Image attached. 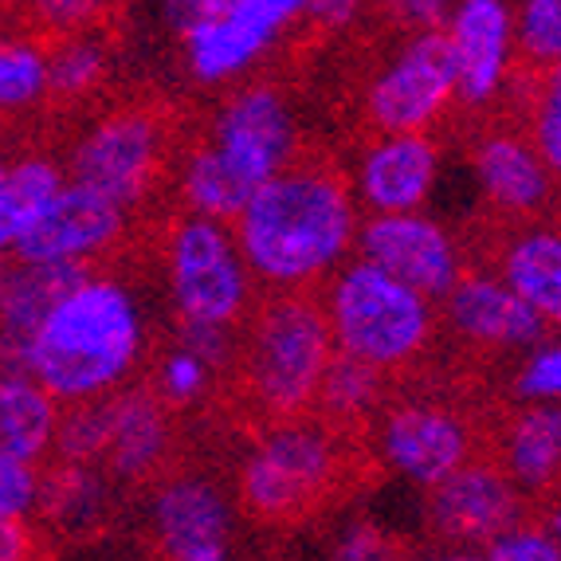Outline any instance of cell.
<instances>
[{"label":"cell","instance_id":"484cf974","mask_svg":"<svg viewBox=\"0 0 561 561\" xmlns=\"http://www.w3.org/2000/svg\"><path fill=\"white\" fill-rule=\"evenodd\" d=\"M39 506L64 530H91L106 511V476L99 468L59 463L39 486Z\"/></svg>","mask_w":561,"mask_h":561},{"label":"cell","instance_id":"3957f363","mask_svg":"<svg viewBox=\"0 0 561 561\" xmlns=\"http://www.w3.org/2000/svg\"><path fill=\"white\" fill-rule=\"evenodd\" d=\"M330 362L334 337L314 295H267L248 314L236 350L243 393L267 424L310 416Z\"/></svg>","mask_w":561,"mask_h":561},{"label":"cell","instance_id":"1f68e13d","mask_svg":"<svg viewBox=\"0 0 561 561\" xmlns=\"http://www.w3.org/2000/svg\"><path fill=\"white\" fill-rule=\"evenodd\" d=\"M526 138L550 169L553 185H561V64L538 76L526 114Z\"/></svg>","mask_w":561,"mask_h":561},{"label":"cell","instance_id":"ee69618b","mask_svg":"<svg viewBox=\"0 0 561 561\" xmlns=\"http://www.w3.org/2000/svg\"><path fill=\"white\" fill-rule=\"evenodd\" d=\"M9 165H12V161H4V158H0V181H4V173H9Z\"/></svg>","mask_w":561,"mask_h":561},{"label":"cell","instance_id":"5b68a950","mask_svg":"<svg viewBox=\"0 0 561 561\" xmlns=\"http://www.w3.org/2000/svg\"><path fill=\"white\" fill-rule=\"evenodd\" d=\"M342 468L346 459L330 424L310 416L267 424L240 463V503L263 523H290L334 495Z\"/></svg>","mask_w":561,"mask_h":561},{"label":"cell","instance_id":"d6986e66","mask_svg":"<svg viewBox=\"0 0 561 561\" xmlns=\"http://www.w3.org/2000/svg\"><path fill=\"white\" fill-rule=\"evenodd\" d=\"M471 169L486 205L511 220L538 216L558 188L523 130H486L471 146Z\"/></svg>","mask_w":561,"mask_h":561},{"label":"cell","instance_id":"603a6c76","mask_svg":"<svg viewBox=\"0 0 561 561\" xmlns=\"http://www.w3.org/2000/svg\"><path fill=\"white\" fill-rule=\"evenodd\" d=\"M499 468L518 491H550L561 483V404H526L503 428Z\"/></svg>","mask_w":561,"mask_h":561},{"label":"cell","instance_id":"7a4b0ae2","mask_svg":"<svg viewBox=\"0 0 561 561\" xmlns=\"http://www.w3.org/2000/svg\"><path fill=\"white\" fill-rule=\"evenodd\" d=\"M146 354V314L126 283L87 275L59 299L32 342L28 377L59 404L122 393Z\"/></svg>","mask_w":561,"mask_h":561},{"label":"cell","instance_id":"b9f144b4","mask_svg":"<svg viewBox=\"0 0 561 561\" xmlns=\"http://www.w3.org/2000/svg\"><path fill=\"white\" fill-rule=\"evenodd\" d=\"M546 530H550V538L561 546V503L553 506V511H550V518H546Z\"/></svg>","mask_w":561,"mask_h":561},{"label":"cell","instance_id":"8fae6325","mask_svg":"<svg viewBox=\"0 0 561 561\" xmlns=\"http://www.w3.org/2000/svg\"><path fill=\"white\" fill-rule=\"evenodd\" d=\"M357 260L374 263L428 302H444L463 279V248L459 240L424 213L412 216H365L357 228Z\"/></svg>","mask_w":561,"mask_h":561},{"label":"cell","instance_id":"e575fe53","mask_svg":"<svg viewBox=\"0 0 561 561\" xmlns=\"http://www.w3.org/2000/svg\"><path fill=\"white\" fill-rule=\"evenodd\" d=\"M330 561H404L393 534L374 523H350L330 546Z\"/></svg>","mask_w":561,"mask_h":561},{"label":"cell","instance_id":"30bf717a","mask_svg":"<svg viewBox=\"0 0 561 561\" xmlns=\"http://www.w3.org/2000/svg\"><path fill=\"white\" fill-rule=\"evenodd\" d=\"M161 122L150 111H114L99 118L71 150V181L118 208H134L161 165Z\"/></svg>","mask_w":561,"mask_h":561},{"label":"cell","instance_id":"74e56055","mask_svg":"<svg viewBox=\"0 0 561 561\" xmlns=\"http://www.w3.org/2000/svg\"><path fill=\"white\" fill-rule=\"evenodd\" d=\"M178 346L188 350V354H197L208 369H220V365H232L236 362V350H240V337L236 330L225 327H193V322H178Z\"/></svg>","mask_w":561,"mask_h":561},{"label":"cell","instance_id":"83f0119b","mask_svg":"<svg viewBox=\"0 0 561 561\" xmlns=\"http://www.w3.org/2000/svg\"><path fill=\"white\" fill-rule=\"evenodd\" d=\"M47 99V51L36 39L0 32V114H16Z\"/></svg>","mask_w":561,"mask_h":561},{"label":"cell","instance_id":"ab89813d","mask_svg":"<svg viewBox=\"0 0 561 561\" xmlns=\"http://www.w3.org/2000/svg\"><path fill=\"white\" fill-rule=\"evenodd\" d=\"M91 4H44V16H51L56 20V28H76L71 20H79V16H91Z\"/></svg>","mask_w":561,"mask_h":561},{"label":"cell","instance_id":"8992f818","mask_svg":"<svg viewBox=\"0 0 561 561\" xmlns=\"http://www.w3.org/2000/svg\"><path fill=\"white\" fill-rule=\"evenodd\" d=\"M302 16H307V0H173L165 4V20L181 36L188 76L208 87L248 76Z\"/></svg>","mask_w":561,"mask_h":561},{"label":"cell","instance_id":"f35d334b","mask_svg":"<svg viewBox=\"0 0 561 561\" xmlns=\"http://www.w3.org/2000/svg\"><path fill=\"white\" fill-rule=\"evenodd\" d=\"M32 558V534L24 523L0 526V561H28Z\"/></svg>","mask_w":561,"mask_h":561},{"label":"cell","instance_id":"4dcf8cb0","mask_svg":"<svg viewBox=\"0 0 561 561\" xmlns=\"http://www.w3.org/2000/svg\"><path fill=\"white\" fill-rule=\"evenodd\" d=\"M106 440H111V404L91 401V404H71L59 412L56 428V456L76 468H94L106 456Z\"/></svg>","mask_w":561,"mask_h":561},{"label":"cell","instance_id":"ffe728a7","mask_svg":"<svg viewBox=\"0 0 561 561\" xmlns=\"http://www.w3.org/2000/svg\"><path fill=\"white\" fill-rule=\"evenodd\" d=\"M91 275V267H47V263H9L0 287V374L28 377L32 342L67 290Z\"/></svg>","mask_w":561,"mask_h":561},{"label":"cell","instance_id":"7c38bea8","mask_svg":"<svg viewBox=\"0 0 561 561\" xmlns=\"http://www.w3.org/2000/svg\"><path fill=\"white\" fill-rule=\"evenodd\" d=\"M377 451L393 476L432 491L476 459V432L448 404L401 401L377 424Z\"/></svg>","mask_w":561,"mask_h":561},{"label":"cell","instance_id":"9a60e30c","mask_svg":"<svg viewBox=\"0 0 561 561\" xmlns=\"http://www.w3.org/2000/svg\"><path fill=\"white\" fill-rule=\"evenodd\" d=\"M451 67H456V103L491 106L515 71V4L506 0H459L444 24Z\"/></svg>","mask_w":561,"mask_h":561},{"label":"cell","instance_id":"52a82bcc","mask_svg":"<svg viewBox=\"0 0 561 561\" xmlns=\"http://www.w3.org/2000/svg\"><path fill=\"white\" fill-rule=\"evenodd\" d=\"M165 279L178 322L236 330L255 307V283L232 225L181 216L165 240Z\"/></svg>","mask_w":561,"mask_h":561},{"label":"cell","instance_id":"4fadbf2b","mask_svg":"<svg viewBox=\"0 0 561 561\" xmlns=\"http://www.w3.org/2000/svg\"><path fill=\"white\" fill-rule=\"evenodd\" d=\"M523 491L491 459H471L428 495V526L448 550L483 553L503 534L523 526Z\"/></svg>","mask_w":561,"mask_h":561},{"label":"cell","instance_id":"2e32d148","mask_svg":"<svg viewBox=\"0 0 561 561\" xmlns=\"http://www.w3.org/2000/svg\"><path fill=\"white\" fill-rule=\"evenodd\" d=\"M440 181V146L432 134H374L354 161L357 208L369 216L424 213Z\"/></svg>","mask_w":561,"mask_h":561},{"label":"cell","instance_id":"836d02e7","mask_svg":"<svg viewBox=\"0 0 561 561\" xmlns=\"http://www.w3.org/2000/svg\"><path fill=\"white\" fill-rule=\"evenodd\" d=\"M208 369L197 354H188V350H169L161 357V369H158V401L161 404H193L205 397L208 389Z\"/></svg>","mask_w":561,"mask_h":561},{"label":"cell","instance_id":"cb8c5ba5","mask_svg":"<svg viewBox=\"0 0 561 561\" xmlns=\"http://www.w3.org/2000/svg\"><path fill=\"white\" fill-rule=\"evenodd\" d=\"M59 401L39 389L32 377L0 374V463L36 468L56 448Z\"/></svg>","mask_w":561,"mask_h":561},{"label":"cell","instance_id":"8d00e7d4","mask_svg":"<svg viewBox=\"0 0 561 561\" xmlns=\"http://www.w3.org/2000/svg\"><path fill=\"white\" fill-rule=\"evenodd\" d=\"M39 468H20V463H0V526L24 523L39 506Z\"/></svg>","mask_w":561,"mask_h":561},{"label":"cell","instance_id":"9c48e42d","mask_svg":"<svg viewBox=\"0 0 561 561\" xmlns=\"http://www.w3.org/2000/svg\"><path fill=\"white\" fill-rule=\"evenodd\" d=\"M456 103V67L444 32H412L365 87L374 134H428Z\"/></svg>","mask_w":561,"mask_h":561},{"label":"cell","instance_id":"4316f807","mask_svg":"<svg viewBox=\"0 0 561 561\" xmlns=\"http://www.w3.org/2000/svg\"><path fill=\"white\" fill-rule=\"evenodd\" d=\"M381 397H385V374H377V369H369V365L354 362V357L334 354L327 377H322V389H319L314 409L322 412V424L334 428V424L365 421L369 412L381 409Z\"/></svg>","mask_w":561,"mask_h":561},{"label":"cell","instance_id":"ba28073f","mask_svg":"<svg viewBox=\"0 0 561 561\" xmlns=\"http://www.w3.org/2000/svg\"><path fill=\"white\" fill-rule=\"evenodd\" d=\"M205 146L236 185L255 197L272 178L299 161V118L287 94L267 83L240 87L213 114Z\"/></svg>","mask_w":561,"mask_h":561},{"label":"cell","instance_id":"ac0fdd59","mask_svg":"<svg viewBox=\"0 0 561 561\" xmlns=\"http://www.w3.org/2000/svg\"><path fill=\"white\" fill-rule=\"evenodd\" d=\"M444 319L451 334L483 350H526L542 346V319L515 299L495 272H463V279L444 299Z\"/></svg>","mask_w":561,"mask_h":561},{"label":"cell","instance_id":"f1b7e54d","mask_svg":"<svg viewBox=\"0 0 561 561\" xmlns=\"http://www.w3.org/2000/svg\"><path fill=\"white\" fill-rule=\"evenodd\" d=\"M106 47L91 36H71L47 51V94L56 99H83L106 79Z\"/></svg>","mask_w":561,"mask_h":561},{"label":"cell","instance_id":"6da1fadb","mask_svg":"<svg viewBox=\"0 0 561 561\" xmlns=\"http://www.w3.org/2000/svg\"><path fill=\"white\" fill-rule=\"evenodd\" d=\"M362 208L342 169L299 158L255 193L232 220L252 283L272 295L327 287L357 252Z\"/></svg>","mask_w":561,"mask_h":561},{"label":"cell","instance_id":"f546056e","mask_svg":"<svg viewBox=\"0 0 561 561\" xmlns=\"http://www.w3.org/2000/svg\"><path fill=\"white\" fill-rule=\"evenodd\" d=\"M515 56L538 76L561 64V0L515 4Z\"/></svg>","mask_w":561,"mask_h":561},{"label":"cell","instance_id":"277c9868","mask_svg":"<svg viewBox=\"0 0 561 561\" xmlns=\"http://www.w3.org/2000/svg\"><path fill=\"white\" fill-rule=\"evenodd\" d=\"M319 302L334 337V354L354 357L377 374L412 365L436 334V302L357 255L327 283Z\"/></svg>","mask_w":561,"mask_h":561},{"label":"cell","instance_id":"7bdbcfd3","mask_svg":"<svg viewBox=\"0 0 561 561\" xmlns=\"http://www.w3.org/2000/svg\"><path fill=\"white\" fill-rule=\"evenodd\" d=\"M4 275H9V255H0V287H4Z\"/></svg>","mask_w":561,"mask_h":561},{"label":"cell","instance_id":"d6a6232c","mask_svg":"<svg viewBox=\"0 0 561 561\" xmlns=\"http://www.w3.org/2000/svg\"><path fill=\"white\" fill-rule=\"evenodd\" d=\"M515 393L526 404H561V342H542L523 357Z\"/></svg>","mask_w":561,"mask_h":561},{"label":"cell","instance_id":"d590c367","mask_svg":"<svg viewBox=\"0 0 561 561\" xmlns=\"http://www.w3.org/2000/svg\"><path fill=\"white\" fill-rule=\"evenodd\" d=\"M479 561H561V546L550 538L546 526L523 523L511 534H503L499 542H491Z\"/></svg>","mask_w":561,"mask_h":561},{"label":"cell","instance_id":"e0dca14e","mask_svg":"<svg viewBox=\"0 0 561 561\" xmlns=\"http://www.w3.org/2000/svg\"><path fill=\"white\" fill-rule=\"evenodd\" d=\"M150 526L165 561H232V503L205 476L161 483L150 503Z\"/></svg>","mask_w":561,"mask_h":561},{"label":"cell","instance_id":"5bb4252c","mask_svg":"<svg viewBox=\"0 0 561 561\" xmlns=\"http://www.w3.org/2000/svg\"><path fill=\"white\" fill-rule=\"evenodd\" d=\"M126 232V208L99 197L91 188L67 181L51 205L36 216V225L12 248L16 263H47V267H91Z\"/></svg>","mask_w":561,"mask_h":561},{"label":"cell","instance_id":"7402d4cb","mask_svg":"<svg viewBox=\"0 0 561 561\" xmlns=\"http://www.w3.org/2000/svg\"><path fill=\"white\" fill-rule=\"evenodd\" d=\"M111 404V440L106 468L118 479H141L161 468L169 451V412L150 389H122L106 397Z\"/></svg>","mask_w":561,"mask_h":561},{"label":"cell","instance_id":"60d3db41","mask_svg":"<svg viewBox=\"0 0 561 561\" xmlns=\"http://www.w3.org/2000/svg\"><path fill=\"white\" fill-rule=\"evenodd\" d=\"M424 561H479V553H468V550H440V553H432V558Z\"/></svg>","mask_w":561,"mask_h":561},{"label":"cell","instance_id":"d4e9b609","mask_svg":"<svg viewBox=\"0 0 561 561\" xmlns=\"http://www.w3.org/2000/svg\"><path fill=\"white\" fill-rule=\"evenodd\" d=\"M67 185L64 169L47 158H20L0 181V255H12L16 240L36 225V216L51 205Z\"/></svg>","mask_w":561,"mask_h":561},{"label":"cell","instance_id":"44dd1931","mask_svg":"<svg viewBox=\"0 0 561 561\" xmlns=\"http://www.w3.org/2000/svg\"><path fill=\"white\" fill-rule=\"evenodd\" d=\"M495 275L506 290L523 299L542 319V327L561 330V228L526 225L511 232L499 248Z\"/></svg>","mask_w":561,"mask_h":561}]
</instances>
